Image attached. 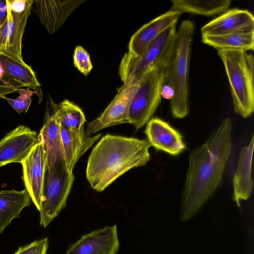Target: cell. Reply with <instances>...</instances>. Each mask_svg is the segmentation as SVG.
Here are the masks:
<instances>
[{
	"mask_svg": "<svg viewBox=\"0 0 254 254\" xmlns=\"http://www.w3.org/2000/svg\"><path fill=\"white\" fill-rule=\"evenodd\" d=\"M165 71L154 69L138 82L128 111L127 123L136 130L151 119L162 97L165 84Z\"/></svg>",
	"mask_w": 254,
	"mask_h": 254,
	"instance_id": "6",
	"label": "cell"
},
{
	"mask_svg": "<svg viewBox=\"0 0 254 254\" xmlns=\"http://www.w3.org/2000/svg\"><path fill=\"white\" fill-rule=\"evenodd\" d=\"M194 31L191 21L185 20L181 23L165 69L163 91L168 89L171 113L175 119L184 118L190 112L189 73Z\"/></svg>",
	"mask_w": 254,
	"mask_h": 254,
	"instance_id": "3",
	"label": "cell"
},
{
	"mask_svg": "<svg viewBox=\"0 0 254 254\" xmlns=\"http://www.w3.org/2000/svg\"><path fill=\"white\" fill-rule=\"evenodd\" d=\"M147 139L106 134L89 156L86 179L94 190H104L130 169L144 166L150 160Z\"/></svg>",
	"mask_w": 254,
	"mask_h": 254,
	"instance_id": "2",
	"label": "cell"
},
{
	"mask_svg": "<svg viewBox=\"0 0 254 254\" xmlns=\"http://www.w3.org/2000/svg\"><path fill=\"white\" fill-rule=\"evenodd\" d=\"M31 198L27 190H6L0 191V233L11 221L20 217L22 210L29 206Z\"/></svg>",
	"mask_w": 254,
	"mask_h": 254,
	"instance_id": "21",
	"label": "cell"
},
{
	"mask_svg": "<svg viewBox=\"0 0 254 254\" xmlns=\"http://www.w3.org/2000/svg\"><path fill=\"white\" fill-rule=\"evenodd\" d=\"M21 164L25 189L36 207L40 211L47 167L46 154L40 140L38 139V142Z\"/></svg>",
	"mask_w": 254,
	"mask_h": 254,
	"instance_id": "8",
	"label": "cell"
},
{
	"mask_svg": "<svg viewBox=\"0 0 254 254\" xmlns=\"http://www.w3.org/2000/svg\"><path fill=\"white\" fill-rule=\"evenodd\" d=\"M228 79L235 113L244 118L254 111V58L247 51L217 49Z\"/></svg>",
	"mask_w": 254,
	"mask_h": 254,
	"instance_id": "4",
	"label": "cell"
},
{
	"mask_svg": "<svg viewBox=\"0 0 254 254\" xmlns=\"http://www.w3.org/2000/svg\"><path fill=\"white\" fill-rule=\"evenodd\" d=\"M232 122L224 119L206 140L191 151L182 198L181 219L194 216L221 185L231 154Z\"/></svg>",
	"mask_w": 254,
	"mask_h": 254,
	"instance_id": "1",
	"label": "cell"
},
{
	"mask_svg": "<svg viewBox=\"0 0 254 254\" xmlns=\"http://www.w3.org/2000/svg\"><path fill=\"white\" fill-rule=\"evenodd\" d=\"M74 180L73 173L67 171L64 162L52 169H46L39 211L40 225L48 226L65 207Z\"/></svg>",
	"mask_w": 254,
	"mask_h": 254,
	"instance_id": "7",
	"label": "cell"
},
{
	"mask_svg": "<svg viewBox=\"0 0 254 254\" xmlns=\"http://www.w3.org/2000/svg\"><path fill=\"white\" fill-rule=\"evenodd\" d=\"M144 132L151 146L172 156L179 155L187 148L182 135L160 118H151L147 123Z\"/></svg>",
	"mask_w": 254,
	"mask_h": 254,
	"instance_id": "14",
	"label": "cell"
},
{
	"mask_svg": "<svg viewBox=\"0 0 254 254\" xmlns=\"http://www.w3.org/2000/svg\"><path fill=\"white\" fill-rule=\"evenodd\" d=\"M56 105L49 96L45 123L38 135L43 143L47 160L46 169L48 170L64 162L61 127L56 117Z\"/></svg>",
	"mask_w": 254,
	"mask_h": 254,
	"instance_id": "11",
	"label": "cell"
},
{
	"mask_svg": "<svg viewBox=\"0 0 254 254\" xmlns=\"http://www.w3.org/2000/svg\"><path fill=\"white\" fill-rule=\"evenodd\" d=\"M231 0H172L170 10L183 13L214 16L220 15L228 9L231 4Z\"/></svg>",
	"mask_w": 254,
	"mask_h": 254,
	"instance_id": "22",
	"label": "cell"
},
{
	"mask_svg": "<svg viewBox=\"0 0 254 254\" xmlns=\"http://www.w3.org/2000/svg\"><path fill=\"white\" fill-rule=\"evenodd\" d=\"M64 152V163L67 171L72 173L79 158L100 137L101 134L87 136L84 130H68L60 125Z\"/></svg>",
	"mask_w": 254,
	"mask_h": 254,
	"instance_id": "19",
	"label": "cell"
},
{
	"mask_svg": "<svg viewBox=\"0 0 254 254\" xmlns=\"http://www.w3.org/2000/svg\"><path fill=\"white\" fill-rule=\"evenodd\" d=\"M254 139L253 135L249 144L241 149L233 177V199L239 207L241 200H246L250 197L253 189L252 167Z\"/></svg>",
	"mask_w": 254,
	"mask_h": 254,
	"instance_id": "18",
	"label": "cell"
},
{
	"mask_svg": "<svg viewBox=\"0 0 254 254\" xmlns=\"http://www.w3.org/2000/svg\"><path fill=\"white\" fill-rule=\"evenodd\" d=\"M29 0H6L7 7L13 12L21 13L26 8Z\"/></svg>",
	"mask_w": 254,
	"mask_h": 254,
	"instance_id": "28",
	"label": "cell"
},
{
	"mask_svg": "<svg viewBox=\"0 0 254 254\" xmlns=\"http://www.w3.org/2000/svg\"><path fill=\"white\" fill-rule=\"evenodd\" d=\"M48 247V239L45 238L25 246L20 247L14 254H47Z\"/></svg>",
	"mask_w": 254,
	"mask_h": 254,
	"instance_id": "27",
	"label": "cell"
},
{
	"mask_svg": "<svg viewBox=\"0 0 254 254\" xmlns=\"http://www.w3.org/2000/svg\"><path fill=\"white\" fill-rule=\"evenodd\" d=\"M119 247L117 227L114 225L82 236L65 254H117Z\"/></svg>",
	"mask_w": 254,
	"mask_h": 254,
	"instance_id": "12",
	"label": "cell"
},
{
	"mask_svg": "<svg viewBox=\"0 0 254 254\" xmlns=\"http://www.w3.org/2000/svg\"><path fill=\"white\" fill-rule=\"evenodd\" d=\"M182 13L169 10L141 26L131 36L128 53L139 56L164 31L177 21Z\"/></svg>",
	"mask_w": 254,
	"mask_h": 254,
	"instance_id": "16",
	"label": "cell"
},
{
	"mask_svg": "<svg viewBox=\"0 0 254 254\" xmlns=\"http://www.w3.org/2000/svg\"><path fill=\"white\" fill-rule=\"evenodd\" d=\"M137 87V84L131 86L123 85L101 115L87 124L85 134L91 136L104 128L127 123L129 106Z\"/></svg>",
	"mask_w": 254,
	"mask_h": 254,
	"instance_id": "9",
	"label": "cell"
},
{
	"mask_svg": "<svg viewBox=\"0 0 254 254\" xmlns=\"http://www.w3.org/2000/svg\"><path fill=\"white\" fill-rule=\"evenodd\" d=\"M176 24H173L164 31L139 56H135L128 52L124 55L119 68L123 85L137 84L152 69L165 71L174 46Z\"/></svg>",
	"mask_w": 254,
	"mask_h": 254,
	"instance_id": "5",
	"label": "cell"
},
{
	"mask_svg": "<svg viewBox=\"0 0 254 254\" xmlns=\"http://www.w3.org/2000/svg\"><path fill=\"white\" fill-rule=\"evenodd\" d=\"M19 95L14 99L5 97L4 99L18 113H26L32 101V97L37 91L29 88H19L15 91Z\"/></svg>",
	"mask_w": 254,
	"mask_h": 254,
	"instance_id": "25",
	"label": "cell"
},
{
	"mask_svg": "<svg viewBox=\"0 0 254 254\" xmlns=\"http://www.w3.org/2000/svg\"><path fill=\"white\" fill-rule=\"evenodd\" d=\"M85 0H37L34 8L42 24L52 34L60 28L70 14Z\"/></svg>",
	"mask_w": 254,
	"mask_h": 254,
	"instance_id": "17",
	"label": "cell"
},
{
	"mask_svg": "<svg viewBox=\"0 0 254 254\" xmlns=\"http://www.w3.org/2000/svg\"><path fill=\"white\" fill-rule=\"evenodd\" d=\"M201 41L217 49L254 51V31L235 33L220 35L201 34Z\"/></svg>",
	"mask_w": 254,
	"mask_h": 254,
	"instance_id": "23",
	"label": "cell"
},
{
	"mask_svg": "<svg viewBox=\"0 0 254 254\" xmlns=\"http://www.w3.org/2000/svg\"><path fill=\"white\" fill-rule=\"evenodd\" d=\"M37 132L19 126L0 140V167L7 164L20 163L38 142Z\"/></svg>",
	"mask_w": 254,
	"mask_h": 254,
	"instance_id": "10",
	"label": "cell"
},
{
	"mask_svg": "<svg viewBox=\"0 0 254 254\" xmlns=\"http://www.w3.org/2000/svg\"><path fill=\"white\" fill-rule=\"evenodd\" d=\"M73 64L84 75H87L93 68L90 56L81 46L76 47L73 56Z\"/></svg>",
	"mask_w": 254,
	"mask_h": 254,
	"instance_id": "26",
	"label": "cell"
},
{
	"mask_svg": "<svg viewBox=\"0 0 254 254\" xmlns=\"http://www.w3.org/2000/svg\"><path fill=\"white\" fill-rule=\"evenodd\" d=\"M254 31V17L248 10L229 9L201 28V34L220 35Z\"/></svg>",
	"mask_w": 254,
	"mask_h": 254,
	"instance_id": "15",
	"label": "cell"
},
{
	"mask_svg": "<svg viewBox=\"0 0 254 254\" xmlns=\"http://www.w3.org/2000/svg\"><path fill=\"white\" fill-rule=\"evenodd\" d=\"M13 88L0 81V98H4L6 95L15 92Z\"/></svg>",
	"mask_w": 254,
	"mask_h": 254,
	"instance_id": "29",
	"label": "cell"
},
{
	"mask_svg": "<svg viewBox=\"0 0 254 254\" xmlns=\"http://www.w3.org/2000/svg\"><path fill=\"white\" fill-rule=\"evenodd\" d=\"M56 115L60 125L68 130H84L86 122L82 110L72 102L65 100L56 105Z\"/></svg>",
	"mask_w": 254,
	"mask_h": 254,
	"instance_id": "24",
	"label": "cell"
},
{
	"mask_svg": "<svg viewBox=\"0 0 254 254\" xmlns=\"http://www.w3.org/2000/svg\"><path fill=\"white\" fill-rule=\"evenodd\" d=\"M0 64L7 75L23 87L32 90L40 87L35 72L23 59L0 50Z\"/></svg>",
	"mask_w": 254,
	"mask_h": 254,
	"instance_id": "20",
	"label": "cell"
},
{
	"mask_svg": "<svg viewBox=\"0 0 254 254\" xmlns=\"http://www.w3.org/2000/svg\"><path fill=\"white\" fill-rule=\"evenodd\" d=\"M34 1L29 0L21 13L13 12L7 6L6 17L0 26V50L22 59V38Z\"/></svg>",
	"mask_w": 254,
	"mask_h": 254,
	"instance_id": "13",
	"label": "cell"
},
{
	"mask_svg": "<svg viewBox=\"0 0 254 254\" xmlns=\"http://www.w3.org/2000/svg\"><path fill=\"white\" fill-rule=\"evenodd\" d=\"M7 15L6 0H0V26L3 22Z\"/></svg>",
	"mask_w": 254,
	"mask_h": 254,
	"instance_id": "30",
	"label": "cell"
}]
</instances>
